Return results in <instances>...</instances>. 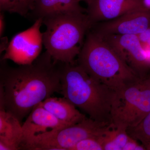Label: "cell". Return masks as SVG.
I'll return each mask as SVG.
<instances>
[{
    "label": "cell",
    "mask_w": 150,
    "mask_h": 150,
    "mask_svg": "<svg viewBox=\"0 0 150 150\" xmlns=\"http://www.w3.org/2000/svg\"><path fill=\"white\" fill-rule=\"evenodd\" d=\"M137 141H138L129 136L128 140L124 145L122 150H146L143 144H140Z\"/></svg>",
    "instance_id": "20"
},
{
    "label": "cell",
    "mask_w": 150,
    "mask_h": 150,
    "mask_svg": "<svg viewBox=\"0 0 150 150\" xmlns=\"http://www.w3.org/2000/svg\"><path fill=\"white\" fill-rule=\"evenodd\" d=\"M150 27V11L139 9L109 21L92 25L91 28L101 35H138Z\"/></svg>",
    "instance_id": "9"
},
{
    "label": "cell",
    "mask_w": 150,
    "mask_h": 150,
    "mask_svg": "<svg viewBox=\"0 0 150 150\" xmlns=\"http://www.w3.org/2000/svg\"><path fill=\"white\" fill-rule=\"evenodd\" d=\"M60 93L88 115L101 122H110L114 91L89 74L80 65L58 62Z\"/></svg>",
    "instance_id": "2"
},
{
    "label": "cell",
    "mask_w": 150,
    "mask_h": 150,
    "mask_svg": "<svg viewBox=\"0 0 150 150\" xmlns=\"http://www.w3.org/2000/svg\"><path fill=\"white\" fill-rule=\"evenodd\" d=\"M111 126L110 122L86 117L74 125L38 134L26 142L21 150H71L85 139L103 135Z\"/></svg>",
    "instance_id": "6"
},
{
    "label": "cell",
    "mask_w": 150,
    "mask_h": 150,
    "mask_svg": "<svg viewBox=\"0 0 150 150\" xmlns=\"http://www.w3.org/2000/svg\"><path fill=\"white\" fill-rule=\"evenodd\" d=\"M80 1H85L86 2H87L88 1V0H80Z\"/></svg>",
    "instance_id": "24"
},
{
    "label": "cell",
    "mask_w": 150,
    "mask_h": 150,
    "mask_svg": "<svg viewBox=\"0 0 150 150\" xmlns=\"http://www.w3.org/2000/svg\"><path fill=\"white\" fill-rule=\"evenodd\" d=\"M33 4V0H0V11L27 17L32 9Z\"/></svg>",
    "instance_id": "16"
},
{
    "label": "cell",
    "mask_w": 150,
    "mask_h": 150,
    "mask_svg": "<svg viewBox=\"0 0 150 150\" xmlns=\"http://www.w3.org/2000/svg\"><path fill=\"white\" fill-rule=\"evenodd\" d=\"M137 36L142 47L150 57V27Z\"/></svg>",
    "instance_id": "19"
},
{
    "label": "cell",
    "mask_w": 150,
    "mask_h": 150,
    "mask_svg": "<svg viewBox=\"0 0 150 150\" xmlns=\"http://www.w3.org/2000/svg\"><path fill=\"white\" fill-rule=\"evenodd\" d=\"M43 45L54 61L75 64L92 26L86 13H64L43 19Z\"/></svg>",
    "instance_id": "4"
},
{
    "label": "cell",
    "mask_w": 150,
    "mask_h": 150,
    "mask_svg": "<svg viewBox=\"0 0 150 150\" xmlns=\"http://www.w3.org/2000/svg\"><path fill=\"white\" fill-rule=\"evenodd\" d=\"M69 126L71 125L60 121L39 104L33 109L22 125L21 150L26 142L38 134Z\"/></svg>",
    "instance_id": "11"
},
{
    "label": "cell",
    "mask_w": 150,
    "mask_h": 150,
    "mask_svg": "<svg viewBox=\"0 0 150 150\" xmlns=\"http://www.w3.org/2000/svg\"><path fill=\"white\" fill-rule=\"evenodd\" d=\"M128 134L142 142V144L150 141V112L137 126L127 129Z\"/></svg>",
    "instance_id": "17"
},
{
    "label": "cell",
    "mask_w": 150,
    "mask_h": 150,
    "mask_svg": "<svg viewBox=\"0 0 150 150\" xmlns=\"http://www.w3.org/2000/svg\"><path fill=\"white\" fill-rule=\"evenodd\" d=\"M42 24L43 19H38L31 27L15 35L1 59L11 60L19 65L32 64L40 56L43 45L40 30Z\"/></svg>",
    "instance_id": "7"
},
{
    "label": "cell",
    "mask_w": 150,
    "mask_h": 150,
    "mask_svg": "<svg viewBox=\"0 0 150 150\" xmlns=\"http://www.w3.org/2000/svg\"><path fill=\"white\" fill-rule=\"evenodd\" d=\"M22 125L18 119L0 107V150H21Z\"/></svg>",
    "instance_id": "13"
},
{
    "label": "cell",
    "mask_w": 150,
    "mask_h": 150,
    "mask_svg": "<svg viewBox=\"0 0 150 150\" xmlns=\"http://www.w3.org/2000/svg\"><path fill=\"white\" fill-rule=\"evenodd\" d=\"M39 104L57 119L68 125L79 123L87 117L64 97H50Z\"/></svg>",
    "instance_id": "14"
},
{
    "label": "cell",
    "mask_w": 150,
    "mask_h": 150,
    "mask_svg": "<svg viewBox=\"0 0 150 150\" xmlns=\"http://www.w3.org/2000/svg\"><path fill=\"white\" fill-rule=\"evenodd\" d=\"M77 64L114 91L141 79L99 34L89 29Z\"/></svg>",
    "instance_id": "3"
},
{
    "label": "cell",
    "mask_w": 150,
    "mask_h": 150,
    "mask_svg": "<svg viewBox=\"0 0 150 150\" xmlns=\"http://www.w3.org/2000/svg\"><path fill=\"white\" fill-rule=\"evenodd\" d=\"M103 135L85 139L78 143L71 150H103Z\"/></svg>",
    "instance_id": "18"
},
{
    "label": "cell",
    "mask_w": 150,
    "mask_h": 150,
    "mask_svg": "<svg viewBox=\"0 0 150 150\" xmlns=\"http://www.w3.org/2000/svg\"><path fill=\"white\" fill-rule=\"evenodd\" d=\"M150 112V79H140L114 91L110 110L113 126H137Z\"/></svg>",
    "instance_id": "5"
},
{
    "label": "cell",
    "mask_w": 150,
    "mask_h": 150,
    "mask_svg": "<svg viewBox=\"0 0 150 150\" xmlns=\"http://www.w3.org/2000/svg\"><path fill=\"white\" fill-rule=\"evenodd\" d=\"M99 35L140 78H148L150 57L142 47L137 35Z\"/></svg>",
    "instance_id": "8"
},
{
    "label": "cell",
    "mask_w": 150,
    "mask_h": 150,
    "mask_svg": "<svg viewBox=\"0 0 150 150\" xmlns=\"http://www.w3.org/2000/svg\"></svg>",
    "instance_id": "25"
},
{
    "label": "cell",
    "mask_w": 150,
    "mask_h": 150,
    "mask_svg": "<svg viewBox=\"0 0 150 150\" xmlns=\"http://www.w3.org/2000/svg\"><path fill=\"white\" fill-rule=\"evenodd\" d=\"M61 91L58 62L47 51L32 64L18 67L1 59L0 107L21 122L35 106Z\"/></svg>",
    "instance_id": "1"
},
{
    "label": "cell",
    "mask_w": 150,
    "mask_h": 150,
    "mask_svg": "<svg viewBox=\"0 0 150 150\" xmlns=\"http://www.w3.org/2000/svg\"><path fill=\"white\" fill-rule=\"evenodd\" d=\"M5 28V21L4 12H1L0 13V37H2Z\"/></svg>",
    "instance_id": "21"
},
{
    "label": "cell",
    "mask_w": 150,
    "mask_h": 150,
    "mask_svg": "<svg viewBox=\"0 0 150 150\" xmlns=\"http://www.w3.org/2000/svg\"><path fill=\"white\" fill-rule=\"evenodd\" d=\"M145 6L150 11V0H144Z\"/></svg>",
    "instance_id": "22"
},
{
    "label": "cell",
    "mask_w": 150,
    "mask_h": 150,
    "mask_svg": "<svg viewBox=\"0 0 150 150\" xmlns=\"http://www.w3.org/2000/svg\"><path fill=\"white\" fill-rule=\"evenodd\" d=\"M144 146L146 150H150V141L147 142Z\"/></svg>",
    "instance_id": "23"
},
{
    "label": "cell",
    "mask_w": 150,
    "mask_h": 150,
    "mask_svg": "<svg viewBox=\"0 0 150 150\" xmlns=\"http://www.w3.org/2000/svg\"><path fill=\"white\" fill-rule=\"evenodd\" d=\"M129 136L126 129L112 124L103 136V150H122Z\"/></svg>",
    "instance_id": "15"
},
{
    "label": "cell",
    "mask_w": 150,
    "mask_h": 150,
    "mask_svg": "<svg viewBox=\"0 0 150 150\" xmlns=\"http://www.w3.org/2000/svg\"><path fill=\"white\" fill-rule=\"evenodd\" d=\"M80 0H33L32 9L27 17L35 21L39 18L64 13H86Z\"/></svg>",
    "instance_id": "12"
},
{
    "label": "cell",
    "mask_w": 150,
    "mask_h": 150,
    "mask_svg": "<svg viewBox=\"0 0 150 150\" xmlns=\"http://www.w3.org/2000/svg\"><path fill=\"white\" fill-rule=\"evenodd\" d=\"M86 3V14L92 25L112 20L132 11L146 8L144 0H88Z\"/></svg>",
    "instance_id": "10"
}]
</instances>
